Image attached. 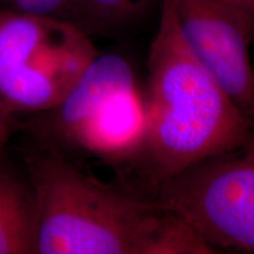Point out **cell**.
<instances>
[{"mask_svg": "<svg viewBox=\"0 0 254 254\" xmlns=\"http://www.w3.org/2000/svg\"><path fill=\"white\" fill-rule=\"evenodd\" d=\"M36 200V254H211L187 222L157 200L88 176L36 146L23 154Z\"/></svg>", "mask_w": 254, "mask_h": 254, "instance_id": "1", "label": "cell"}, {"mask_svg": "<svg viewBox=\"0 0 254 254\" xmlns=\"http://www.w3.org/2000/svg\"><path fill=\"white\" fill-rule=\"evenodd\" d=\"M145 134L139 160L157 186L205 159L244 147L254 124L196 59L173 0H161L142 90Z\"/></svg>", "mask_w": 254, "mask_h": 254, "instance_id": "2", "label": "cell"}, {"mask_svg": "<svg viewBox=\"0 0 254 254\" xmlns=\"http://www.w3.org/2000/svg\"><path fill=\"white\" fill-rule=\"evenodd\" d=\"M34 146L75 159L120 164L139 158L145 134L142 90L131 63L97 52L65 98L17 123Z\"/></svg>", "mask_w": 254, "mask_h": 254, "instance_id": "3", "label": "cell"}, {"mask_svg": "<svg viewBox=\"0 0 254 254\" xmlns=\"http://www.w3.org/2000/svg\"><path fill=\"white\" fill-rule=\"evenodd\" d=\"M97 52L71 21L0 7V100L14 116L53 109Z\"/></svg>", "mask_w": 254, "mask_h": 254, "instance_id": "4", "label": "cell"}, {"mask_svg": "<svg viewBox=\"0 0 254 254\" xmlns=\"http://www.w3.org/2000/svg\"><path fill=\"white\" fill-rule=\"evenodd\" d=\"M155 187V200L184 219L215 251L254 253V136Z\"/></svg>", "mask_w": 254, "mask_h": 254, "instance_id": "5", "label": "cell"}, {"mask_svg": "<svg viewBox=\"0 0 254 254\" xmlns=\"http://www.w3.org/2000/svg\"><path fill=\"white\" fill-rule=\"evenodd\" d=\"M184 37L196 59L254 124V36L217 0H173Z\"/></svg>", "mask_w": 254, "mask_h": 254, "instance_id": "6", "label": "cell"}, {"mask_svg": "<svg viewBox=\"0 0 254 254\" xmlns=\"http://www.w3.org/2000/svg\"><path fill=\"white\" fill-rule=\"evenodd\" d=\"M37 213L24 166L0 154V254H36Z\"/></svg>", "mask_w": 254, "mask_h": 254, "instance_id": "7", "label": "cell"}, {"mask_svg": "<svg viewBox=\"0 0 254 254\" xmlns=\"http://www.w3.org/2000/svg\"><path fill=\"white\" fill-rule=\"evenodd\" d=\"M152 0H78L68 21L90 38L114 34L146 13Z\"/></svg>", "mask_w": 254, "mask_h": 254, "instance_id": "8", "label": "cell"}, {"mask_svg": "<svg viewBox=\"0 0 254 254\" xmlns=\"http://www.w3.org/2000/svg\"><path fill=\"white\" fill-rule=\"evenodd\" d=\"M78 0H0V7L20 13L69 20Z\"/></svg>", "mask_w": 254, "mask_h": 254, "instance_id": "9", "label": "cell"}, {"mask_svg": "<svg viewBox=\"0 0 254 254\" xmlns=\"http://www.w3.org/2000/svg\"><path fill=\"white\" fill-rule=\"evenodd\" d=\"M245 21L254 36V0H217Z\"/></svg>", "mask_w": 254, "mask_h": 254, "instance_id": "10", "label": "cell"}, {"mask_svg": "<svg viewBox=\"0 0 254 254\" xmlns=\"http://www.w3.org/2000/svg\"><path fill=\"white\" fill-rule=\"evenodd\" d=\"M15 116L9 112L4 103L0 100V154L5 152V146L7 144L9 135L17 127Z\"/></svg>", "mask_w": 254, "mask_h": 254, "instance_id": "11", "label": "cell"}]
</instances>
